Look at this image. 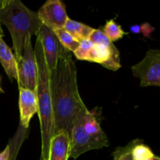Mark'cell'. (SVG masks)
<instances>
[{
    "instance_id": "obj_26",
    "label": "cell",
    "mask_w": 160,
    "mask_h": 160,
    "mask_svg": "<svg viewBox=\"0 0 160 160\" xmlns=\"http://www.w3.org/2000/svg\"><path fill=\"white\" fill-rule=\"evenodd\" d=\"M39 160H44V159H42V156H41V157H40V159H39Z\"/></svg>"
},
{
    "instance_id": "obj_7",
    "label": "cell",
    "mask_w": 160,
    "mask_h": 160,
    "mask_svg": "<svg viewBox=\"0 0 160 160\" xmlns=\"http://www.w3.org/2000/svg\"><path fill=\"white\" fill-rule=\"evenodd\" d=\"M37 12L42 24L52 31L63 28L69 19L65 4L60 0H48Z\"/></svg>"
},
{
    "instance_id": "obj_21",
    "label": "cell",
    "mask_w": 160,
    "mask_h": 160,
    "mask_svg": "<svg viewBox=\"0 0 160 160\" xmlns=\"http://www.w3.org/2000/svg\"><path fill=\"white\" fill-rule=\"evenodd\" d=\"M131 31L134 34H141L142 33L143 35L146 38H149L152 33L155 31L154 27L152 26L149 23H142V25H133L131 27Z\"/></svg>"
},
{
    "instance_id": "obj_13",
    "label": "cell",
    "mask_w": 160,
    "mask_h": 160,
    "mask_svg": "<svg viewBox=\"0 0 160 160\" xmlns=\"http://www.w3.org/2000/svg\"><path fill=\"white\" fill-rule=\"evenodd\" d=\"M0 62L9 78L12 82L13 80H17V61L12 49L0 37Z\"/></svg>"
},
{
    "instance_id": "obj_15",
    "label": "cell",
    "mask_w": 160,
    "mask_h": 160,
    "mask_svg": "<svg viewBox=\"0 0 160 160\" xmlns=\"http://www.w3.org/2000/svg\"><path fill=\"white\" fill-rule=\"evenodd\" d=\"M30 133V128H24L19 124L15 134L11 139H9L8 145L10 148V156L9 160H17V156L20 152L22 145L24 141L28 138Z\"/></svg>"
},
{
    "instance_id": "obj_9",
    "label": "cell",
    "mask_w": 160,
    "mask_h": 160,
    "mask_svg": "<svg viewBox=\"0 0 160 160\" xmlns=\"http://www.w3.org/2000/svg\"><path fill=\"white\" fill-rule=\"evenodd\" d=\"M79 119L75 123L70 134V157L76 159L84 153L93 149H99L98 144L91 138L86 133L83 125L82 119Z\"/></svg>"
},
{
    "instance_id": "obj_19",
    "label": "cell",
    "mask_w": 160,
    "mask_h": 160,
    "mask_svg": "<svg viewBox=\"0 0 160 160\" xmlns=\"http://www.w3.org/2000/svg\"><path fill=\"white\" fill-rule=\"evenodd\" d=\"M140 141V139H135L128 143L126 146L118 147L112 153L113 160H133L132 152L134 145Z\"/></svg>"
},
{
    "instance_id": "obj_6",
    "label": "cell",
    "mask_w": 160,
    "mask_h": 160,
    "mask_svg": "<svg viewBox=\"0 0 160 160\" xmlns=\"http://www.w3.org/2000/svg\"><path fill=\"white\" fill-rule=\"evenodd\" d=\"M133 74L140 78L141 86H160V52L150 49L145 57L138 64L131 67Z\"/></svg>"
},
{
    "instance_id": "obj_10",
    "label": "cell",
    "mask_w": 160,
    "mask_h": 160,
    "mask_svg": "<svg viewBox=\"0 0 160 160\" xmlns=\"http://www.w3.org/2000/svg\"><path fill=\"white\" fill-rule=\"evenodd\" d=\"M20 124L24 128H30V122L35 113H38V100L35 91L27 88H19Z\"/></svg>"
},
{
    "instance_id": "obj_12",
    "label": "cell",
    "mask_w": 160,
    "mask_h": 160,
    "mask_svg": "<svg viewBox=\"0 0 160 160\" xmlns=\"http://www.w3.org/2000/svg\"><path fill=\"white\" fill-rule=\"evenodd\" d=\"M83 125L88 135L93 139L100 148L109 146V141L96 117L90 111H88L82 119Z\"/></svg>"
},
{
    "instance_id": "obj_22",
    "label": "cell",
    "mask_w": 160,
    "mask_h": 160,
    "mask_svg": "<svg viewBox=\"0 0 160 160\" xmlns=\"http://www.w3.org/2000/svg\"><path fill=\"white\" fill-rule=\"evenodd\" d=\"M10 156V148L9 145H7L4 150L0 152V160H9Z\"/></svg>"
},
{
    "instance_id": "obj_20",
    "label": "cell",
    "mask_w": 160,
    "mask_h": 160,
    "mask_svg": "<svg viewBox=\"0 0 160 160\" xmlns=\"http://www.w3.org/2000/svg\"><path fill=\"white\" fill-rule=\"evenodd\" d=\"M94 43L90 40V39H87V40H84L82 42H80V45L78 48L75 50L73 52L75 57L80 60H87L88 58V55L90 53L91 49H92V46H93Z\"/></svg>"
},
{
    "instance_id": "obj_24",
    "label": "cell",
    "mask_w": 160,
    "mask_h": 160,
    "mask_svg": "<svg viewBox=\"0 0 160 160\" xmlns=\"http://www.w3.org/2000/svg\"><path fill=\"white\" fill-rule=\"evenodd\" d=\"M149 160H160V159L159 157H158V156H155L153 158H152L151 159H149Z\"/></svg>"
},
{
    "instance_id": "obj_1",
    "label": "cell",
    "mask_w": 160,
    "mask_h": 160,
    "mask_svg": "<svg viewBox=\"0 0 160 160\" xmlns=\"http://www.w3.org/2000/svg\"><path fill=\"white\" fill-rule=\"evenodd\" d=\"M77 73L72 53L63 48L56 67L49 73L53 134L65 131L70 136L75 123L88 111L78 91Z\"/></svg>"
},
{
    "instance_id": "obj_25",
    "label": "cell",
    "mask_w": 160,
    "mask_h": 160,
    "mask_svg": "<svg viewBox=\"0 0 160 160\" xmlns=\"http://www.w3.org/2000/svg\"><path fill=\"white\" fill-rule=\"evenodd\" d=\"M0 80H1V78H0ZM0 93H4V91H3L2 89L1 85H0Z\"/></svg>"
},
{
    "instance_id": "obj_23",
    "label": "cell",
    "mask_w": 160,
    "mask_h": 160,
    "mask_svg": "<svg viewBox=\"0 0 160 160\" xmlns=\"http://www.w3.org/2000/svg\"><path fill=\"white\" fill-rule=\"evenodd\" d=\"M1 1L2 0H0V6H1ZM3 35H4V34H3L2 29V28H1V23H0V37L2 38Z\"/></svg>"
},
{
    "instance_id": "obj_4",
    "label": "cell",
    "mask_w": 160,
    "mask_h": 160,
    "mask_svg": "<svg viewBox=\"0 0 160 160\" xmlns=\"http://www.w3.org/2000/svg\"><path fill=\"white\" fill-rule=\"evenodd\" d=\"M94 43L88 61L99 63L106 69L117 71L121 67L120 52L113 42L106 38L101 29H95L89 38Z\"/></svg>"
},
{
    "instance_id": "obj_14",
    "label": "cell",
    "mask_w": 160,
    "mask_h": 160,
    "mask_svg": "<svg viewBox=\"0 0 160 160\" xmlns=\"http://www.w3.org/2000/svg\"><path fill=\"white\" fill-rule=\"evenodd\" d=\"M63 29L66 31L71 34L77 41L79 42L84 40L89 39L91 34L94 31V28L81 23V22L75 21L69 18L66 22L63 27Z\"/></svg>"
},
{
    "instance_id": "obj_2",
    "label": "cell",
    "mask_w": 160,
    "mask_h": 160,
    "mask_svg": "<svg viewBox=\"0 0 160 160\" xmlns=\"http://www.w3.org/2000/svg\"><path fill=\"white\" fill-rule=\"evenodd\" d=\"M0 23L10 33L16 59L21 55L26 39L37 36L42 25L38 12L27 7L20 0H2Z\"/></svg>"
},
{
    "instance_id": "obj_8",
    "label": "cell",
    "mask_w": 160,
    "mask_h": 160,
    "mask_svg": "<svg viewBox=\"0 0 160 160\" xmlns=\"http://www.w3.org/2000/svg\"><path fill=\"white\" fill-rule=\"evenodd\" d=\"M36 37L38 38L42 44L45 63L50 73L56 67L64 47L60 44L54 31L43 24Z\"/></svg>"
},
{
    "instance_id": "obj_18",
    "label": "cell",
    "mask_w": 160,
    "mask_h": 160,
    "mask_svg": "<svg viewBox=\"0 0 160 160\" xmlns=\"http://www.w3.org/2000/svg\"><path fill=\"white\" fill-rule=\"evenodd\" d=\"M133 160H149L155 156L151 148L144 145L143 141L140 140L133 148L132 152Z\"/></svg>"
},
{
    "instance_id": "obj_3",
    "label": "cell",
    "mask_w": 160,
    "mask_h": 160,
    "mask_svg": "<svg viewBox=\"0 0 160 160\" xmlns=\"http://www.w3.org/2000/svg\"><path fill=\"white\" fill-rule=\"evenodd\" d=\"M34 56L38 67L36 95L38 100V114L40 120L41 136H42V153L41 156L47 160L50 140L53 136V112L52 105L51 92L49 86V71L45 63V56L40 40L37 37L34 48Z\"/></svg>"
},
{
    "instance_id": "obj_17",
    "label": "cell",
    "mask_w": 160,
    "mask_h": 160,
    "mask_svg": "<svg viewBox=\"0 0 160 160\" xmlns=\"http://www.w3.org/2000/svg\"><path fill=\"white\" fill-rule=\"evenodd\" d=\"M102 32L110 42H113L121 39L126 33L122 29L121 26L116 23L114 20H109L106 22Z\"/></svg>"
},
{
    "instance_id": "obj_11",
    "label": "cell",
    "mask_w": 160,
    "mask_h": 160,
    "mask_svg": "<svg viewBox=\"0 0 160 160\" xmlns=\"http://www.w3.org/2000/svg\"><path fill=\"white\" fill-rule=\"evenodd\" d=\"M70 152V138L65 131L53 134L50 140L47 160H68Z\"/></svg>"
},
{
    "instance_id": "obj_16",
    "label": "cell",
    "mask_w": 160,
    "mask_h": 160,
    "mask_svg": "<svg viewBox=\"0 0 160 160\" xmlns=\"http://www.w3.org/2000/svg\"><path fill=\"white\" fill-rule=\"evenodd\" d=\"M54 33L56 35L57 38L59 39L61 45L68 50L70 52H73L77 48H78L80 45V42L77 41L71 34H69L67 31H66L63 28L61 29L54 30Z\"/></svg>"
},
{
    "instance_id": "obj_5",
    "label": "cell",
    "mask_w": 160,
    "mask_h": 160,
    "mask_svg": "<svg viewBox=\"0 0 160 160\" xmlns=\"http://www.w3.org/2000/svg\"><path fill=\"white\" fill-rule=\"evenodd\" d=\"M17 61V84L19 88L35 91L37 86L38 67L34 48L31 45V38L25 41L23 51Z\"/></svg>"
}]
</instances>
